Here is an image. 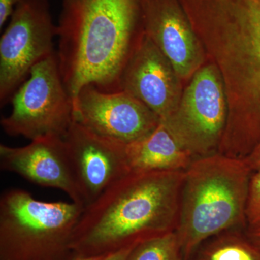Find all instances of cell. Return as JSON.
Masks as SVG:
<instances>
[{
    "label": "cell",
    "mask_w": 260,
    "mask_h": 260,
    "mask_svg": "<svg viewBox=\"0 0 260 260\" xmlns=\"http://www.w3.org/2000/svg\"><path fill=\"white\" fill-rule=\"evenodd\" d=\"M57 29L59 71L73 101L89 85L119 91L145 34L143 0H61Z\"/></svg>",
    "instance_id": "1"
},
{
    "label": "cell",
    "mask_w": 260,
    "mask_h": 260,
    "mask_svg": "<svg viewBox=\"0 0 260 260\" xmlns=\"http://www.w3.org/2000/svg\"><path fill=\"white\" fill-rule=\"evenodd\" d=\"M184 171L135 172L84 208L72 241L77 259H102L175 232Z\"/></svg>",
    "instance_id": "2"
},
{
    "label": "cell",
    "mask_w": 260,
    "mask_h": 260,
    "mask_svg": "<svg viewBox=\"0 0 260 260\" xmlns=\"http://www.w3.org/2000/svg\"><path fill=\"white\" fill-rule=\"evenodd\" d=\"M251 174L244 159L219 153L193 159L184 171L175 230L184 260L211 238L246 226Z\"/></svg>",
    "instance_id": "3"
},
{
    "label": "cell",
    "mask_w": 260,
    "mask_h": 260,
    "mask_svg": "<svg viewBox=\"0 0 260 260\" xmlns=\"http://www.w3.org/2000/svg\"><path fill=\"white\" fill-rule=\"evenodd\" d=\"M85 206L11 189L0 198V260H75L72 241Z\"/></svg>",
    "instance_id": "4"
},
{
    "label": "cell",
    "mask_w": 260,
    "mask_h": 260,
    "mask_svg": "<svg viewBox=\"0 0 260 260\" xmlns=\"http://www.w3.org/2000/svg\"><path fill=\"white\" fill-rule=\"evenodd\" d=\"M10 115L1 126L10 136L31 140L63 137L73 119V101L65 88L56 51L32 67L11 99Z\"/></svg>",
    "instance_id": "5"
},
{
    "label": "cell",
    "mask_w": 260,
    "mask_h": 260,
    "mask_svg": "<svg viewBox=\"0 0 260 260\" xmlns=\"http://www.w3.org/2000/svg\"><path fill=\"white\" fill-rule=\"evenodd\" d=\"M167 126L194 158L218 153L228 114L223 79L212 63L202 67L189 80Z\"/></svg>",
    "instance_id": "6"
},
{
    "label": "cell",
    "mask_w": 260,
    "mask_h": 260,
    "mask_svg": "<svg viewBox=\"0 0 260 260\" xmlns=\"http://www.w3.org/2000/svg\"><path fill=\"white\" fill-rule=\"evenodd\" d=\"M49 0H19L0 39V104L11 101L39 61L54 54L57 37Z\"/></svg>",
    "instance_id": "7"
},
{
    "label": "cell",
    "mask_w": 260,
    "mask_h": 260,
    "mask_svg": "<svg viewBox=\"0 0 260 260\" xmlns=\"http://www.w3.org/2000/svg\"><path fill=\"white\" fill-rule=\"evenodd\" d=\"M73 119L98 135L125 144L144 138L160 123L153 111L127 92L102 91L91 85L73 100Z\"/></svg>",
    "instance_id": "8"
},
{
    "label": "cell",
    "mask_w": 260,
    "mask_h": 260,
    "mask_svg": "<svg viewBox=\"0 0 260 260\" xmlns=\"http://www.w3.org/2000/svg\"><path fill=\"white\" fill-rule=\"evenodd\" d=\"M64 140L85 206L131 172L125 143L98 135L75 121Z\"/></svg>",
    "instance_id": "9"
},
{
    "label": "cell",
    "mask_w": 260,
    "mask_h": 260,
    "mask_svg": "<svg viewBox=\"0 0 260 260\" xmlns=\"http://www.w3.org/2000/svg\"><path fill=\"white\" fill-rule=\"evenodd\" d=\"M181 80L170 61L145 32L121 76V90L143 102L164 121L180 102Z\"/></svg>",
    "instance_id": "10"
},
{
    "label": "cell",
    "mask_w": 260,
    "mask_h": 260,
    "mask_svg": "<svg viewBox=\"0 0 260 260\" xmlns=\"http://www.w3.org/2000/svg\"><path fill=\"white\" fill-rule=\"evenodd\" d=\"M0 167L37 185L64 191L71 201L85 206L63 137H43L23 147L1 144Z\"/></svg>",
    "instance_id": "11"
},
{
    "label": "cell",
    "mask_w": 260,
    "mask_h": 260,
    "mask_svg": "<svg viewBox=\"0 0 260 260\" xmlns=\"http://www.w3.org/2000/svg\"><path fill=\"white\" fill-rule=\"evenodd\" d=\"M145 32L181 80L203 67L205 53L179 0H143Z\"/></svg>",
    "instance_id": "12"
},
{
    "label": "cell",
    "mask_w": 260,
    "mask_h": 260,
    "mask_svg": "<svg viewBox=\"0 0 260 260\" xmlns=\"http://www.w3.org/2000/svg\"><path fill=\"white\" fill-rule=\"evenodd\" d=\"M126 151L131 172L185 171L194 159L160 121L150 134L126 144Z\"/></svg>",
    "instance_id": "13"
},
{
    "label": "cell",
    "mask_w": 260,
    "mask_h": 260,
    "mask_svg": "<svg viewBox=\"0 0 260 260\" xmlns=\"http://www.w3.org/2000/svg\"><path fill=\"white\" fill-rule=\"evenodd\" d=\"M193 260H260V249L239 230L218 234L198 250Z\"/></svg>",
    "instance_id": "14"
},
{
    "label": "cell",
    "mask_w": 260,
    "mask_h": 260,
    "mask_svg": "<svg viewBox=\"0 0 260 260\" xmlns=\"http://www.w3.org/2000/svg\"><path fill=\"white\" fill-rule=\"evenodd\" d=\"M127 260H184L175 232L138 244Z\"/></svg>",
    "instance_id": "15"
},
{
    "label": "cell",
    "mask_w": 260,
    "mask_h": 260,
    "mask_svg": "<svg viewBox=\"0 0 260 260\" xmlns=\"http://www.w3.org/2000/svg\"><path fill=\"white\" fill-rule=\"evenodd\" d=\"M245 217L248 229L260 228V172H252L246 198Z\"/></svg>",
    "instance_id": "16"
},
{
    "label": "cell",
    "mask_w": 260,
    "mask_h": 260,
    "mask_svg": "<svg viewBox=\"0 0 260 260\" xmlns=\"http://www.w3.org/2000/svg\"><path fill=\"white\" fill-rule=\"evenodd\" d=\"M19 0H0V28L6 23L8 19L11 17L15 5Z\"/></svg>",
    "instance_id": "17"
},
{
    "label": "cell",
    "mask_w": 260,
    "mask_h": 260,
    "mask_svg": "<svg viewBox=\"0 0 260 260\" xmlns=\"http://www.w3.org/2000/svg\"><path fill=\"white\" fill-rule=\"evenodd\" d=\"M252 172H260V143L244 159Z\"/></svg>",
    "instance_id": "18"
},
{
    "label": "cell",
    "mask_w": 260,
    "mask_h": 260,
    "mask_svg": "<svg viewBox=\"0 0 260 260\" xmlns=\"http://www.w3.org/2000/svg\"><path fill=\"white\" fill-rule=\"evenodd\" d=\"M136 246H130V247L121 249L120 251H116V252L114 253V254L105 256V257H103L99 260H127L130 253L132 252V251L133 250V249H134Z\"/></svg>",
    "instance_id": "19"
},
{
    "label": "cell",
    "mask_w": 260,
    "mask_h": 260,
    "mask_svg": "<svg viewBox=\"0 0 260 260\" xmlns=\"http://www.w3.org/2000/svg\"><path fill=\"white\" fill-rule=\"evenodd\" d=\"M246 235L249 238V240L260 249V228L248 229Z\"/></svg>",
    "instance_id": "20"
},
{
    "label": "cell",
    "mask_w": 260,
    "mask_h": 260,
    "mask_svg": "<svg viewBox=\"0 0 260 260\" xmlns=\"http://www.w3.org/2000/svg\"><path fill=\"white\" fill-rule=\"evenodd\" d=\"M100 259H77L75 260H99Z\"/></svg>",
    "instance_id": "21"
}]
</instances>
